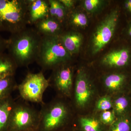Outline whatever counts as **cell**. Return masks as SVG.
<instances>
[{"label": "cell", "mask_w": 131, "mask_h": 131, "mask_svg": "<svg viewBox=\"0 0 131 131\" xmlns=\"http://www.w3.org/2000/svg\"><path fill=\"white\" fill-rule=\"evenodd\" d=\"M41 38L35 28L27 27L12 34L7 50L18 67H26L36 61Z\"/></svg>", "instance_id": "6da1fadb"}, {"label": "cell", "mask_w": 131, "mask_h": 131, "mask_svg": "<svg viewBox=\"0 0 131 131\" xmlns=\"http://www.w3.org/2000/svg\"><path fill=\"white\" fill-rule=\"evenodd\" d=\"M71 56L59 36H42L36 62L44 70H53L70 61Z\"/></svg>", "instance_id": "7a4b0ae2"}, {"label": "cell", "mask_w": 131, "mask_h": 131, "mask_svg": "<svg viewBox=\"0 0 131 131\" xmlns=\"http://www.w3.org/2000/svg\"><path fill=\"white\" fill-rule=\"evenodd\" d=\"M41 106L37 131H59L68 124L70 110L64 102L55 99Z\"/></svg>", "instance_id": "3957f363"}, {"label": "cell", "mask_w": 131, "mask_h": 131, "mask_svg": "<svg viewBox=\"0 0 131 131\" xmlns=\"http://www.w3.org/2000/svg\"><path fill=\"white\" fill-rule=\"evenodd\" d=\"M28 24L26 1L0 0V30L16 32Z\"/></svg>", "instance_id": "277c9868"}, {"label": "cell", "mask_w": 131, "mask_h": 131, "mask_svg": "<svg viewBox=\"0 0 131 131\" xmlns=\"http://www.w3.org/2000/svg\"><path fill=\"white\" fill-rule=\"evenodd\" d=\"M39 121V111L23 100L16 101L8 131L37 130Z\"/></svg>", "instance_id": "5b68a950"}, {"label": "cell", "mask_w": 131, "mask_h": 131, "mask_svg": "<svg viewBox=\"0 0 131 131\" xmlns=\"http://www.w3.org/2000/svg\"><path fill=\"white\" fill-rule=\"evenodd\" d=\"M49 87V80L42 71L36 73L28 72L21 83L17 85L16 89L21 100L41 105L45 103L43 94Z\"/></svg>", "instance_id": "8992f818"}, {"label": "cell", "mask_w": 131, "mask_h": 131, "mask_svg": "<svg viewBox=\"0 0 131 131\" xmlns=\"http://www.w3.org/2000/svg\"><path fill=\"white\" fill-rule=\"evenodd\" d=\"M118 17V9H113L97 26L91 40L92 54L100 52L110 42L115 31Z\"/></svg>", "instance_id": "52a82bcc"}, {"label": "cell", "mask_w": 131, "mask_h": 131, "mask_svg": "<svg viewBox=\"0 0 131 131\" xmlns=\"http://www.w3.org/2000/svg\"><path fill=\"white\" fill-rule=\"evenodd\" d=\"M67 63L55 68L49 80V86H51L60 96L70 97L73 93V68Z\"/></svg>", "instance_id": "ba28073f"}, {"label": "cell", "mask_w": 131, "mask_h": 131, "mask_svg": "<svg viewBox=\"0 0 131 131\" xmlns=\"http://www.w3.org/2000/svg\"><path fill=\"white\" fill-rule=\"evenodd\" d=\"M93 90L90 81L86 73L80 70L78 72L74 87V97L75 105L81 108L90 101Z\"/></svg>", "instance_id": "9c48e42d"}, {"label": "cell", "mask_w": 131, "mask_h": 131, "mask_svg": "<svg viewBox=\"0 0 131 131\" xmlns=\"http://www.w3.org/2000/svg\"><path fill=\"white\" fill-rule=\"evenodd\" d=\"M28 24L35 25L38 21L49 16V1H26Z\"/></svg>", "instance_id": "30bf717a"}, {"label": "cell", "mask_w": 131, "mask_h": 131, "mask_svg": "<svg viewBox=\"0 0 131 131\" xmlns=\"http://www.w3.org/2000/svg\"><path fill=\"white\" fill-rule=\"evenodd\" d=\"M34 25L35 30L41 36H60L62 33V23L49 16Z\"/></svg>", "instance_id": "8fae6325"}, {"label": "cell", "mask_w": 131, "mask_h": 131, "mask_svg": "<svg viewBox=\"0 0 131 131\" xmlns=\"http://www.w3.org/2000/svg\"><path fill=\"white\" fill-rule=\"evenodd\" d=\"M130 57V53L127 49L116 50L106 55L102 59V63L110 67H123L128 63Z\"/></svg>", "instance_id": "7c38bea8"}, {"label": "cell", "mask_w": 131, "mask_h": 131, "mask_svg": "<svg viewBox=\"0 0 131 131\" xmlns=\"http://www.w3.org/2000/svg\"><path fill=\"white\" fill-rule=\"evenodd\" d=\"M59 37L64 46L71 56L79 52L83 40L81 34L69 31L62 33Z\"/></svg>", "instance_id": "4fadbf2b"}, {"label": "cell", "mask_w": 131, "mask_h": 131, "mask_svg": "<svg viewBox=\"0 0 131 131\" xmlns=\"http://www.w3.org/2000/svg\"><path fill=\"white\" fill-rule=\"evenodd\" d=\"M15 102L16 101L12 95L0 101V131H8Z\"/></svg>", "instance_id": "5bb4252c"}, {"label": "cell", "mask_w": 131, "mask_h": 131, "mask_svg": "<svg viewBox=\"0 0 131 131\" xmlns=\"http://www.w3.org/2000/svg\"><path fill=\"white\" fill-rule=\"evenodd\" d=\"M17 86L14 75L0 78V101L11 96Z\"/></svg>", "instance_id": "9a60e30c"}, {"label": "cell", "mask_w": 131, "mask_h": 131, "mask_svg": "<svg viewBox=\"0 0 131 131\" xmlns=\"http://www.w3.org/2000/svg\"><path fill=\"white\" fill-rule=\"evenodd\" d=\"M18 67L8 54L4 53L0 56V78L14 75Z\"/></svg>", "instance_id": "2e32d148"}, {"label": "cell", "mask_w": 131, "mask_h": 131, "mask_svg": "<svg viewBox=\"0 0 131 131\" xmlns=\"http://www.w3.org/2000/svg\"><path fill=\"white\" fill-rule=\"evenodd\" d=\"M49 16L57 20L61 23L67 16V10L59 0H49Z\"/></svg>", "instance_id": "e0dca14e"}, {"label": "cell", "mask_w": 131, "mask_h": 131, "mask_svg": "<svg viewBox=\"0 0 131 131\" xmlns=\"http://www.w3.org/2000/svg\"><path fill=\"white\" fill-rule=\"evenodd\" d=\"M125 76L122 74H112L108 75L104 80V84L106 88L110 91L119 90L125 81Z\"/></svg>", "instance_id": "ac0fdd59"}, {"label": "cell", "mask_w": 131, "mask_h": 131, "mask_svg": "<svg viewBox=\"0 0 131 131\" xmlns=\"http://www.w3.org/2000/svg\"><path fill=\"white\" fill-rule=\"evenodd\" d=\"M79 121L84 131H101L100 122L96 119L91 117H81Z\"/></svg>", "instance_id": "d6986e66"}, {"label": "cell", "mask_w": 131, "mask_h": 131, "mask_svg": "<svg viewBox=\"0 0 131 131\" xmlns=\"http://www.w3.org/2000/svg\"><path fill=\"white\" fill-rule=\"evenodd\" d=\"M68 18L69 24L75 27H85L88 22L86 15L81 12H71Z\"/></svg>", "instance_id": "ffe728a7"}, {"label": "cell", "mask_w": 131, "mask_h": 131, "mask_svg": "<svg viewBox=\"0 0 131 131\" xmlns=\"http://www.w3.org/2000/svg\"><path fill=\"white\" fill-rule=\"evenodd\" d=\"M113 103L115 114L121 115L125 112L128 107L129 102L125 96H120L116 98Z\"/></svg>", "instance_id": "44dd1931"}, {"label": "cell", "mask_w": 131, "mask_h": 131, "mask_svg": "<svg viewBox=\"0 0 131 131\" xmlns=\"http://www.w3.org/2000/svg\"><path fill=\"white\" fill-rule=\"evenodd\" d=\"M131 124L129 120L121 118L115 121L112 124L110 131H130Z\"/></svg>", "instance_id": "7402d4cb"}, {"label": "cell", "mask_w": 131, "mask_h": 131, "mask_svg": "<svg viewBox=\"0 0 131 131\" xmlns=\"http://www.w3.org/2000/svg\"><path fill=\"white\" fill-rule=\"evenodd\" d=\"M104 1L101 0H86L83 2L84 8L89 13H93L103 6Z\"/></svg>", "instance_id": "603a6c76"}, {"label": "cell", "mask_w": 131, "mask_h": 131, "mask_svg": "<svg viewBox=\"0 0 131 131\" xmlns=\"http://www.w3.org/2000/svg\"><path fill=\"white\" fill-rule=\"evenodd\" d=\"M113 107V103L109 96H103L99 99L96 104V109L99 111L109 110Z\"/></svg>", "instance_id": "cb8c5ba5"}, {"label": "cell", "mask_w": 131, "mask_h": 131, "mask_svg": "<svg viewBox=\"0 0 131 131\" xmlns=\"http://www.w3.org/2000/svg\"><path fill=\"white\" fill-rule=\"evenodd\" d=\"M115 115L114 110L103 111L101 114L100 117L101 121L106 125L112 124L115 121Z\"/></svg>", "instance_id": "d4e9b609"}, {"label": "cell", "mask_w": 131, "mask_h": 131, "mask_svg": "<svg viewBox=\"0 0 131 131\" xmlns=\"http://www.w3.org/2000/svg\"><path fill=\"white\" fill-rule=\"evenodd\" d=\"M67 11L72 9L74 7L75 1L73 0H59Z\"/></svg>", "instance_id": "484cf974"}, {"label": "cell", "mask_w": 131, "mask_h": 131, "mask_svg": "<svg viewBox=\"0 0 131 131\" xmlns=\"http://www.w3.org/2000/svg\"><path fill=\"white\" fill-rule=\"evenodd\" d=\"M8 43V39H5L0 36V56L7 50Z\"/></svg>", "instance_id": "4316f807"}, {"label": "cell", "mask_w": 131, "mask_h": 131, "mask_svg": "<svg viewBox=\"0 0 131 131\" xmlns=\"http://www.w3.org/2000/svg\"><path fill=\"white\" fill-rule=\"evenodd\" d=\"M129 3V8L128 11L131 13V0H128Z\"/></svg>", "instance_id": "83f0119b"}, {"label": "cell", "mask_w": 131, "mask_h": 131, "mask_svg": "<svg viewBox=\"0 0 131 131\" xmlns=\"http://www.w3.org/2000/svg\"><path fill=\"white\" fill-rule=\"evenodd\" d=\"M128 35L131 37V26L129 27L128 30Z\"/></svg>", "instance_id": "f1b7e54d"}, {"label": "cell", "mask_w": 131, "mask_h": 131, "mask_svg": "<svg viewBox=\"0 0 131 131\" xmlns=\"http://www.w3.org/2000/svg\"><path fill=\"white\" fill-rule=\"evenodd\" d=\"M37 131V130H31V131Z\"/></svg>", "instance_id": "f546056e"}]
</instances>
